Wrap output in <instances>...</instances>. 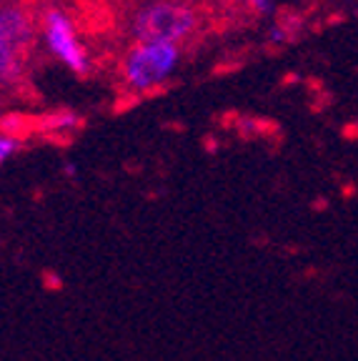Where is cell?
I'll use <instances>...</instances> for the list:
<instances>
[{
  "label": "cell",
  "mask_w": 358,
  "mask_h": 361,
  "mask_svg": "<svg viewBox=\"0 0 358 361\" xmlns=\"http://www.w3.org/2000/svg\"><path fill=\"white\" fill-rule=\"evenodd\" d=\"M40 30L48 38L53 51L61 56V61H66L75 73H88L90 61L85 56L83 45L75 40L73 23H70L68 13L58 6V0H40Z\"/></svg>",
  "instance_id": "cell-3"
},
{
  "label": "cell",
  "mask_w": 358,
  "mask_h": 361,
  "mask_svg": "<svg viewBox=\"0 0 358 361\" xmlns=\"http://www.w3.org/2000/svg\"><path fill=\"white\" fill-rule=\"evenodd\" d=\"M193 3L213 11L218 18H223L226 25H235L241 18L256 13L253 11V0H193Z\"/></svg>",
  "instance_id": "cell-5"
},
{
  "label": "cell",
  "mask_w": 358,
  "mask_h": 361,
  "mask_svg": "<svg viewBox=\"0 0 358 361\" xmlns=\"http://www.w3.org/2000/svg\"><path fill=\"white\" fill-rule=\"evenodd\" d=\"M223 28V18L193 0H130L118 16L123 43H171L180 51L198 48Z\"/></svg>",
  "instance_id": "cell-1"
},
{
  "label": "cell",
  "mask_w": 358,
  "mask_h": 361,
  "mask_svg": "<svg viewBox=\"0 0 358 361\" xmlns=\"http://www.w3.org/2000/svg\"><path fill=\"white\" fill-rule=\"evenodd\" d=\"M180 53L178 45L171 43H123L113 61L118 96L140 98L158 88L173 71Z\"/></svg>",
  "instance_id": "cell-2"
},
{
  "label": "cell",
  "mask_w": 358,
  "mask_h": 361,
  "mask_svg": "<svg viewBox=\"0 0 358 361\" xmlns=\"http://www.w3.org/2000/svg\"><path fill=\"white\" fill-rule=\"evenodd\" d=\"M13 148H16V141L8 138V135H0V161H3L8 153H13Z\"/></svg>",
  "instance_id": "cell-7"
},
{
  "label": "cell",
  "mask_w": 358,
  "mask_h": 361,
  "mask_svg": "<svg viewBox=\"0 0 358 361\" xmlns=\"http://www.w3.org/2000/svg\"><path fill=\"white\" fill-rule=\"evenodd\" d=\"M58 3H61V6H73V3H101V6H113L121 11L123 6H128L130 0H58Z\"/></svg>",
  "instance_id": "cell-6"
},
{
  "label": "cell",
  "mask_w": 358,
  "mask_h": 361,
  "mask_svg": "<svg viewBox=\"0 0 358 361\" xmlns=\"http://www.w3.org/2000/svg\"><path fill=\"white\" fill-rule=\"evenodd\" d=\"M6 103H8L6 98H0V116H3V106H6Z\"/></svg>",
  "instance_id": "cell-8"
},
{
  "label": "cell",
  "mask_w": 358,
  "mask_h": 361,
  "mask_svg": "<svg viewBox=\"0 0 358 361\" xmlns=\"http://www.w3.org/2000/svg\"><path fill=\"white\" fill-rule=\"evenodd\" d=\"M33 68L35 63L25 61L11 51L8 45L0 43V98H6L8 103L13 101H25L35 103L38 93L33 88Z\"/></svg>",
  "instance_id": "cell-4"
}]
</instances>
